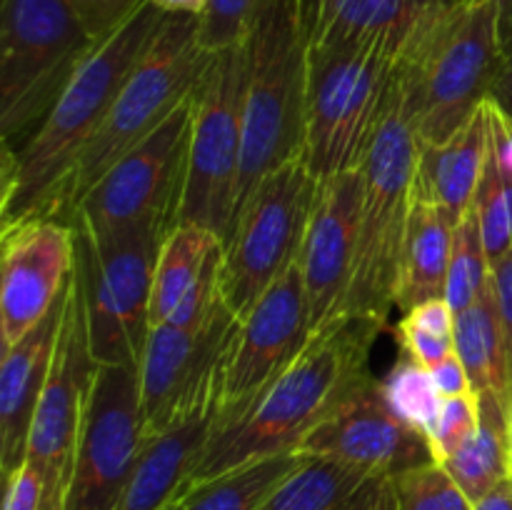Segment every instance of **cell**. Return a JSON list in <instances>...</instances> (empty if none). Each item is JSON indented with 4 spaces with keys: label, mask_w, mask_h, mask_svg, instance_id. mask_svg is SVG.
Returning <instances> with one entry per match:
<instances>
[{
    "label": "cell",
    "mask_w": 512,
    "mask_h": 510,
    "mask_svg": "<svg viewBox=\"0 0 512 510\" xmlns=\"http://www.w3.org/2000/svg\"><path fill=\"white\" fill-rule=\"evenodd\" d=\"M388 325L343 315L310 335L298 358L248 405L215 418L213 433L190 470L185 490L300 443L373 380L370 355Z\"/></svg>",
    "instance_id": "obj_1"
},
{
    "label": "cell",
    "mask_w": 512,
    "mask_h": 510,
    "mask_svg": "<svg viewBox=\"0 0 512 510\" xmlns=\"http://www.w3.org/2000/svg\"><path fill=\"white\" fill-rule=\"evenodd\" d=\"M165 15L145 3L100 40L70 75L38 130L15 153H3V228L28 218H65L75 163L98 133L130 70L153 43Z\"/></svg>",
    "instance_id": "obj_2"
},
{
    "label": "cell",
    "mask_w": 512,
    "mask_h": 510,
    "mask_svg": "<svg viewBox=\"0 0 512 510\" xmlns=\"http://www.w3.org/2000/svg\"><path fill=\"white\" fill-rule=\"evenodd\" d=\"M505 0H453L400 58L398 88L418 145L458 133L490 98L503 63Z\"/></svg>",
    "instance_id": "obj_3"
},
{
    "label": "cell",
    "mask_w": 512,
    "mask_h": 510,
    "mask_svg": "<svg viewBox=\"0 0 512 510\" xmlns=\"http://www.w3.org/2000/svg\"><path fill=\"white\" fill-rule=\"evenodd\" d=\"M243 45L245 105L238 208L270 170L303 155L308 43L298 0H263Z\"/></svg>",
    "instance_id": "obj_4"
},
{
    "label": "cell",
    "mask_w": 512,
    "mask_h": 510,
    "mask_svg": "<svg viewBox=\"0 0 512 510\" xmlns=\"http://www.w3.org/2000/svg\"><path fill=\"white\" fill-rule=\"evenodd\" d=\"M400 58L375 43L308 50L305 163L318 180L365 163L398 88Z\"/></svg>",
    "instance_id": "obj_5"
},
{
    "label": "cell",
    "mask_w": 512,
    "mask_h": 510,
    "mask_svg": "<svg viewBox=\"0 0 512 510\" xmlns=\"http://www.w3.org/2000/svg\"><path fill=\"white\" fill-rule=\"evenodd\" d=\"M418 168V138L405 115L400 88L360 165L358 243L353 280L343 315H363L388 325L395 310L400 253L408 230L413 180Z\"/></svg>",
    "instance_id": "obj_6"
},
{
    "label": "cell",
    "mask_w": 512,
    "mask_h": 510,
    "mask_svg": "<svg viewBox=\"0 0 512 510\" xmlns=\"http://www.w3.org/2000/svg\"><path fill=\"white\" fill-rule=\"evenodd\" d=\"M208 63L210 53L198 40V15H165L153 43L130 70L98 133L75 163L63 223L110 165L155 133L193 95Z\"/></svg>",
    "instance_id": "obj_7"
},
{
    "label": "cell",
    "mask_w": 512,
    "mask_h": 510,
    "mask_svg": "<svg viewBox=\"0 0 512 510\" xmlns=\"http://www.w3.org/2000/svg\"><path fill=\"white\" fill-rule=\"evenodd\" d=\"M68 0H3L0 135L15 153L38 130L85 55L95 48Z\"/></svg>",
    "instance_id": "obj_8"
},
{
    "label": "cell",
    "mask_w": 512,
    "mask_h": 510,
    "mask_svg": "<svg viewBox=\"0 0 512 510\" xmlns=\"http://www.w3.org/2000/svg\"><path fill=\"white\" fill-rule=\"evenodd\" d=\"M315 190L318 178L298 155L270 170L240 203L220 265V295L238 320L300 258Z\"/></svg>",
    "instance_id": "obj_9"
},
{
    "label": "cell",
    "mask_w": 512,
    "mask_h": 510,
    "mask_svg": "<svg viewBox=\"0 0 512 510\" xmlns=\"http://www.w3.org/2000/svg\"><path fill=\"white\" fill-rule=\"evenodd\" d=\"M75 233V275L98 365L140 368L150 333V293L165 230L135 228L118 238Z\"/></svg>",
    "instance_id": "obj_10"
},
{
    "label": "cell",
    "mask_w": 512,
    "mask_h": 510,
    "mask_svg": "<svg viewBox=\"0 0 512 510\" xmlns=\"http://www.w3.org/2000/svg\"><path fill=\"white\" fill-rule=\"evenodd\" d=\"M190 123L193 95L155 133L110 165L70 210L65 223L93 240L118 238L135 228H160L165 233L178 228Z\"/></svg>",
    "instance_id": "obj_11"
},
{
    "label": "cell",
    "mask_w": 512,
    "mask_h": 510,
    "mask_svg": "<svg viewBox=\"0 0 512 510\" xmlns=\"http://www.w3.org/2000/svg\"><path fill=\"white\" fill-rule=\"evenodd\" d=\"M245 45L210 55L193 93L188 168H185L180 223H195L225 238L238 208L243 158Z\"/></svg>",
    "instance_id": "obj_12"
},
{
    "label": "cell",
    "mask_w": 512,
    "mask_h": 510,
    "mask_svg": "<svg viewBox=\"0 0 512 510\" xmlns=\"http://www.w3.org/2000/svg\"><path fill=\"white\" fill-rule=\"evenodd\" d=\"M238 318L220 308L200 328L150 325L138 368L140 425L145 438L163 435L218 403L220 368Z\"/></svg>",
    "instance_id": "obj_13"
},
{
    "label": "cell",
    "mask_w": 512,
    "mask_h": 510,
    "mask_svg": "<svg viewBox=\"0 0 512 510\" xmlns=\"http://www.w3.org/2000/svg\"><path fill=\"white\" fill-rule=\"evenodd\" d=\"M145 443L138 370L100 365L90 388L65 510L118 508Z\"/></svg>",
    "instance_id": "obj_14"
},
{
    "label": "cell",
    "mask_w": 512,
    "mask_h": 510,
    "mask_svg": "<svg viewBox=\"0 0 512 510\" xmlns=\"http://www.w3.org/2000/svg\"><path fill=\"white\" fill-rule=\"evenodd\" d=\"M310 308L300 258L238 320L220 368L218 410H238L268 388L308 345Z\"/></svg>",
    "instance_id": "obj_15"
},
{
    "label": "cell",
    "mask_w": 512,
    "mask_h": 510,
    "mask_svg": "<svg viewBox=\"0 0 512 510\" xmlns=\"http://www.w3.org/2000/svg\"><path fill=\"white\" fill-rule=\"evenodd\" d=\"M75 268V233L55 218L3 228L0 245V353L23 340L50 310Z\"/></svg>",
    "instance_id": "obj_16"
},
{
    "label": "cell",
    "mask_w": 512,
    "mask_h": 510,
    "mask_svg": "<svg viewBox=\"0 0 512 510\" xmlns=\"http://www.w3.org/2000/svg\"><path fill=\"white\" fill-rule=\"evenodd\" d=\"M298 453L338 460L375 475H400L435 463L423 430L398 415L385 395L383 380L373 378L345 400L328 420L300 443Z\"/></svg>",
    "instance_id": "obj_17"
},
{
    "label": "cell",
    "mask_w": 512,
    "mask_h": 510,
    "mask_svg": "<svg viewBox=\"0 0 512 510\" xmlns=\"http://www.w3.org/2000/svg\"><path fill=\"white\" fill-rule=\"evenodd\" d=\"M360 188V170L318 180L300 248V270L313 333L345 313L358 243Z\"/></svg>",
    "instance_id": "obj_18"
},
{
    "label": "cell",
    "mask_w": 512,
    "mask_h": 510,
    "mask_svg": "<svg viewBox=\"0 0 512 510\" xmlns=\"http://www.w3.org/2000/svg\"><path fill=\"white\" fill-rule=\"evenodd\" d=\"M453 0H298L308 50L375 43L398 58Z\"/></svg>",
    "instance_id": "obj_19"
},
{
    "label": "cell",
    "mask_w": 512,
    "mask_h": 510,
    "mask_svg": "<svg viewBox=\"0 0 512 510\" xmlns=\"http://www.w3.org/2000/svg\"><path fill=\"white\" fill-rule=\"evenodd\" d=\"M65 293V290H63ZM63 320V295L55 308L25 335L5 350L0 363V468L5 475L25 463L30 425L40 393L48 380L55 340Z\"/></svg>",
    "instance_id": "obj_20"
},
{
    "label": "cell",
    "mask_w": 512,
    "mask_h": 510,
    "mask_svg": "<svg viewBox=\"0 0 512 510\" xmlns=\"http://www.w3.org/2000/svg\"><path fill=\"white\" fill-rule=\"evenodd\" d=\"M490 150L488 105L448 140L418 145V168L413 180V198L440 205L455 220L473 210L475 193L483 178Z\"/></svg>",
    "instance_id": "obj_21"
},
{
    "label": "cell",
    "mask_w": 512,
    "mask_h": 510,
    "mask_svg": "<svg viewBox=\"0 0 512 510\" xmlns=\"http://www.w3.org/2000/svg\"><path fill=\"white\" fill-rule=\"evenodd\" d=\"M218 418V403L200 410L163 435L148 438L135 473L115 510H168L183 495Z\"/></svg>",
    "instance_id": "obj_22"
},
{
    "label": "cell",
    "mask_w": 512,
    "mask_h": 510,
    "mask_svg": "<svg viewBox=\"0 0 512 510\" xmlns=\"http://www.w3.org/2000/svg\"><path fill=\"white\" fill-rule=\"evenodd\" d=\"M458 223L460 220H455L440 205L413 198L400 253L395 308L408 313L415 305L445 298V280Z\"/></svg>",
    "instance_id": "obj_23"
},
{
    "label": "cell",
    "mask_w": 512,
    "mask_h": 510,
    "mask_svg": "<svg viewBox=\"0 0 512 510\" xmlns=\"http://www.w3.org/2000/svg\"><path fill=\"white\" fill-rule=\"evenodd\" d=\"M453 340L475 393H495L510 403L512 345L495 298L493 278L488 290L468 310L455 315Z\"/></svg>",
    "instance_id": "obj_24"
},
{
    "label": "cell",
    "mask_w": 512,
    "mask_h": 510,
    "mask_svg": "<svg viewBox=\"0 0 512 510\" xmlns=\"http://www.w3.org/2000/svg\"><path fill=\"white\" fill-rule=\"evenodd\" d=\"M478 398V430L453 458L440 463L473 505L512 478L510 403L495 393H478Z\"/></svg>",
    "instance_id": "obj_25"
},
{
    "label": "cell",
    "mask_w": 512,
    "mask_h": 510,
    "mask_svg": "<svg viewBox=\"0 0 512 510\" xmlns=\"http://www.w3.org/2000/svg\"><path fill=\"white\" fill-rule=\"evenodd\" d=\"M223 245L218 233L195 223H180L165 235L150 293V325L168 323L173 310L200 278L208 260Z\"/></svg>",
    "instance_id": "obj_26"
},
{
    "label": "cell",
    "mask_w": 512,
    "mask_h": 510,
    "mask_svg": "<svg viewBox=\"0 0 512 510\" xmlns=\"http://www.w3.org/2000/svg\"><path fill=\"white\" fill-rule=\"evenodd\" d=\"M308 458L310 455L303 453H280L255 460L183 490L178 510H260L275 488Z\"/></svg>",
    "instance_id": "obj_27"
},
{
    "label": "cell",
    "mask_w": 512,
    "mask_h": 510,
    "mask_svg": "<svg viewBox=\"0 0 512 510\" xmlns=\"http://www.w3.org/2000/svg\"><path fill=\"white\" fill-rule=\"evenodd\" d=\"M373 475L338 460L308 458L275 488L260 510H333Z\"/></svg>",
    "instance_id": "obj_28"
},
{
    "label": "cell",
    "mask_w": 512,
    "mask_h": 510,
    "mask_svg": "<svg viewBox=\"0 0 512 510\" xmlns=\"http://www.w3.org/2000/svg\"><path fill=\"white\" fill-rule=\"evenodd\" d=\"M490 278H493V265L480 235L478 215L470 210L455 225L453 253H450L448 280H445V300L453 313L458 315L468 310L488 290Z\"/></svg>",
    "instance_id": "obj_29"
},
{
    "label": "cell",
    "mask_w": 512,
    "mask_h": 510,
    "mask_svg": "<svg viewBox=\"0 0 512 510\" xmlns=\"http://www.w3.org/2000/svg\"><path fill=\"white\" fill-rule=\"evenodd\" d=\"M383 388L400 418L408 420L413 428L423 430L430 440L445 405V398L435 388L430 370L403 355L385 375Z\"/></svg>",
    "instance_id": "obj_30"
},
{
    "label": "cell",
    "mask_w": 512,
    "mask_h": 510,
    "mask_svg": "<svg viewBox=\"0 0 512 510\" xmlns=\"http://www.w3.org/2000/svg\"><path fill=\"white\" fill-rule=\"evenodd\" d=\"M473 210L478 215L480 235H483L490 265H495L512 248V183L503 178L490 150L473 200Z\"/></svg>",
    "instance_id": "obj_31"
},
{
    "label": "cell",
    "mask_w": 512,
    "mask_h": 510,
    "mask_svg": "<svg viewBox=\"0 0 512 510\" xmlns=\"http://www.w3.org/2000/svg\"><path fill=\"white\" fill-rule=\"evenodd\" d=\"M398 510H475L468 495L440 463L395 475Z\"/></svg>",
    "instance_id": "obj_32"
},
{
    "label": "cell",
    "mask_w": 512,
    "mask_h": 510,
    "mask_svg": "<svg viewBox=\"0 0 512 510\" xmlns=\"http://www.w3.org/2000/svg\"><path fill=\"white\" fill-rule=\"evenodd\" d=\"M263 0H208L198 15V40L205 53L215 55L248 38Z\"/></svg>",
    "instance_id": "obj_33"
},
{
    "label": "cell",
    "mask_w": 512,
    "mask_h": 510,
    "mask_svg": "<svg viewBox=\"0 0 512 510\" xmlns=\"http://www.w3.org/2000/svg\"><path fill=\"white\" fill-rule=\"evenodd\" d=\"M480 420V398L478 393H465L458 398H448L440 413L438 425L430 435V448H433L435 463H445L453 458L465 443L475 435Z\"/></svg>",
    "instance_id": "obj_34"
},
{
    "label": "cell",
    "mask_w": 512,
    "mask_h": 510,
    "mask_svg": "<svg viewBox=\"0 0 512 510\" xmlns=\"http://www.w3.org/2000/svg\"><path fill=\"white\" fill-rule=\"evenodd\" d=\"M148 0H68L73 13L83 23L85 33L100 43L133 18Z\"/></svg>",
    "instance_id": "obj_35"
},
{
    "label": "cell",
    "mask_w": 512,
    "mask_h": 510,
    "mask_svg": "<svg viewBox=\"0 0 512 510\" xmlns=\"http://www.w3.org/2000/svg\"><path fill=\"white\" fill-rule=\"evenodd\" d=\"M395 338H398L400 348H403V355H408L410 360H415V363L428 370L443 363L455 350V340L450 335H438L405 318H400V323L395 325Z\"/></svg>",
    "instance_id": "obj_36"
},
{
    "label": "cell",
    "mask_w": 512,
    "mask_h": 510,
    "mask_svg": "<svg viewBox=\"0 0 512 510\" xmlns=\"http://www.w3.org/2000/svg\"><path fill=\"white\" fill-rule=\"evenodd\" d=\"M40 500H43V480L28 460L5 475L3 510H40Z\"/></svg>",
    "instance_id": "obj_37"
},
{
    "label": "cell",
    "mask_w": 512,
    "mask_h": 510,
    "mask_svg": "<svg viewBox=\"0 0 512 510\" xmlns=\"http://www.w3.org/2000/svg\"><path fill=\"white\" fill-rule=\"evenodd\" d=\"M398 503L393 475H373L333 510H393Z\"/></svg>",
    "instance_id": "obj_38"
},
{
    "label": "cell",
    "mask_w": 512,
    "mask_h": 510,
    "mask_svg": "<svg viewBox=\"0 0 512 510\" xmlns=\"http://www.w3.org/2000/svg\"><path fill=\"white\" fill-rule=\"evenodd\" d=\"M490 100H493L500 110L512 115V0H505L503 63H500V73L498 78H495L493 90H490Z\"/></svg>",
    "instance_id": "obj_39"
},
{
    "label": "cell",
    "mask_w": 512,
    "mask_h": 510,
    "mask_svg": "<svg viewBox=\"0 0 512 510\" xmlns=\"http://www.w3.org/2000/svg\"><path fill=\"white\" fill-rule=\"evenodd\" d=\"M403 318L410 320V323L420 325V328H428L433 330V333L450 335V338H453L455 313L445 298H435V300H428V303L415 305L413 310L403 313Z\"/></svg>",
    "instance_id": "obj_40"
},
{
    "label": "cell",
    "mask_w": 512,
    "mask_h": 510,
    "mask_svg": "<svg viewBox=\"0 0 512 510\" xmlns=\"http://www.w3.org/2000/svg\"><path fill=\"white\" fill-rule=\"evenodd\" d=\"M430 375H433L435 388H438V393L443 395L445 400L458 398V395H465V393H473L468 370H465L463 360L458 358L455 350L443 360V363L435 365V368L430 370Z\"/></svg>",
    "instance_id": "obj_41"
},
{
    "label": "cell",
    "mask_w": 512,
    "mask_h": 510,
    "mask_svg": "<svg viewBox=\"0 0 512 510\" xmlns=\"http://www.w3.org/2000/svg\"><path fill=\"white\" fill-rule=\"evenodd\" d=\"M493 290L512 345V248L493 265Z\"/></svg>",
    "instance_id": "obj_42"
},
{
    "label": "cell",
    "mask_w": 512,
    "mask_h": 510,
    "mask_svg": "<svg viewBox=\"0 0 512 510\" xmlns=\"http://www.w3.org/2000/svg\"><path fill=\"white\" fill-rule=\"evenodd\" d=\"M473 508L475 510H512V478L503 480L498 488H493L485 498H480Z\"/></svg>",
    "instance_id": "obj_43"
},
{
    "label": "cell",
    "mask_w": 512,
    "mask_h": 510,
    "mask_svg": "<svg viewBox=\"0 0 512 510\" xmlns=\"http://www.w3.org/2000/svg\"><path fill=\"white\" fill-rule=\"evenodd\" d=\"M168 15H200L208 0H148Z\"/></svg>",
    "instance_id": "obj_44"
},
{
    "label": "cell",
    "mask_w": 512,
    "mask_h": 510,
    "mask_svg": "<svg viewBox=\"0 0 512 510\" xmlns=\"http://www.w3.org/2000/svg\"><path fill=\"white\" fill-rule=\"evenodd\" d=\"M168 510H178V500H175V503L173 505H170V508Z\"/></svg>",
    "instance_id": "obj_45"
},
{
    "label": "cell",
    "mask_w": 512,
    "mask_h": 510,
    "mask_svg": "<svg viewBox=\"0 0 512 510\" xmlns=\"http://www.w3.org/2000/svg\"><path fill=\"white\" fill-rule=\"evenodd\" d=\"M510 423H512V400H510Z\"/></svg>",
    "instance_id": "obj_46"
},
{
    "label": "cell",
    "mask_w": 512,
    "mask_h": 510,
    "mask_svg": "<svg viewBox=\"0 0 512 510\" xmlns=\"http://www.w3.org/2000/svg\"><path fill=\"white\" fill-rule=\"evenodd\" d=\"M393 510H398V503H395V508Z\"/></svg>",
    "instance_id": "obj_47"
}]
</instances>
